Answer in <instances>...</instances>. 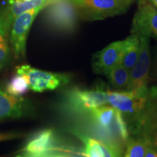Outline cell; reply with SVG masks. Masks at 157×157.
I'll list each match as a JSON object with an SVG mask.
<instances>
[{"mask_svg": "<svg viewBox=\"0 0 157 157\" xmlns=\"http://www.w3.org/2000/svg\"><path fill=\"white\" fill-rule=\"evenodd\" d=\"M78 12L95 21L126 13L133 0H72Z\"/></svg>", "mask_w": 157, "mask_h": 157, "instance_id": "6da1fadb", "label": "cell"}, {"mask_svg": "<svg viewBox=\"0 0 157 157\" xmlns=\"http://www.w3.org/2000/svg\"><path fill=\"white\" fill-rule=\"evenodd\" d=\"M44 9L45 19L52 29L62 32L75 29L78 10L72 0H55Z\"/></svg>", "mask_w": 157, "mask_h": 157, "instance_id": "7a4b0ae2", "label": "cell"}, {"mask_svg": "<svg viewBox=\"0 0 157 157\" xmlns=\"http://www.w3.org/2000/svg\"><path fill=\"white\" fill-rule=\"evenodd\" d=\"M108 90L73 89L66 97V105L68 109L77 112L91 111L95 108L108 105Z\"/></svg>", "mask_w": 157, "mask_h": 157, "instance_id": "3957f363", "label": "cell"}, {"mask_svg": "<svg viewBox=\"0 0 157 157\" xmlns=\"http://www.w3.org/2000/svg\"><path fill=\"white\" fill-rule=\"evenodd\" d=\"M17 74H25L29 78L30 89L36 93H42L45 90H52L68 83L67 75L63 74L44 71L23 65L16 68Z\"/></svg>", "mask_w": 157, "mask_h": 157, "instance_id": "277c9868", "label": "cell"}, {"mask_svg": "<svg viewBox=\"0 0 157 157\" xmlns=\"http://www.w3.org/2000/svg\"><path fill=\"white\" fill-rule=\"evenodd\" d=\"M42 10L36 8L22 13L13 20L10 28V43L16 58L23 57L29 32L35 17Z\"/></svg>", "mask_w": 157, "mask_h": 157, "instance_id": "5b68a950", "label": "cell"}, {"mask_svg": "<svg viewBox=\"0 0 157 157\" xmlns=\"http://www.w3.org/2000/svg\"><path fill=\"white\" fill-rule=\"evenodd\" d=\"M131 32L138 36L157 38V8L148 0H140Z\"/></svg>", "mask_w": 157, "mask_h": 157, "instance_id": "8992f818", "label": "cell"}, {"mask_svg": "<svg viewBox=\"0 0 157 157\" xmlns=\"http://www.w3.org/2000/svg\"><path fill=\"white\" fill-rule=\"evenodd\" d=\"M146 89L122 92L108 91L109 104L122 113L134 114L143 109L146 102Z\"/></svg>", "mask_w": 157, "mask_h": 157, "instance_id": "52a82bcc", "label": "cell"}, {"mask_svg": "<svg viewBox=\"0 0 157 157\" xmlns=\"http://www.w3.org/2000/svg\"><path fill=\"white\" fill-rule=\"evenodd\" d=\"M140 42V52L138 60L130 71V78L127 90H135L146 88L148 79L150 67V38L139 36Z\"/></svg>", "mask_w": 157, "mask_h": 157, "instance_id": "ba28073f", "label": "cell"}, {"mask_svg": "<svg viewBox=\"0 0 157 157\" xmlns=\"http://www.w3.org/2000/svg\"><path fill=\"white\" fill-rule=\"evenodd\" d=\"M126 49V40L118 41L108 45L94 55L93 68L97 74H107L114 66L120 64Z\"/></svg>", "mask_w": 157, "mask_h": 157, "instance_id": "9c48e42d", "label": "cell"}, {"mask_svg": "<svg viewBox=\"0 0 157 157\" xmlns=\"http://www.w3.org/2000/svg\"><path fill=\"white\" fill-rule=\"evenodd\" d=\"M25 108L24 98L0 90V119L21 117L24 114Z\"/></svg>", "mask_w": 157, "mask_h": 157, "instance_id": "30bf717a", "label": "cell"}, {"mask_svg": "<svg viewBox=\"0 0 157 157\" xmlns=\"http://www.w3.org/2000/svg\"><path fill=\"white\" fill-rule=\"evenodd\" d=\"M54 143V132L52 129L41 131L28 143L25 151L29 155H40L50 152Z\"/></svg>", "mask_w": 157, "mask_h": 157, "instance_id": "8fae6325", "label": "cell"}, {"mask_svg": "<svg viewBox=\"0 0 157 157\" xmlns=\"http://www.w3.org/2000/svg\"><path fill=\"white\" fill-rule=\"evenodd\" d=\"M13 21L7 10L0 12V70L7 63L10 55L9 31Z\"/></svg>", "mask_w": 157, "mask_h": 157, "instance_id": "7c38bea8", "label": "cell"}, {"mask_svg": "<svg viewBox=\"0 0 157 157\" xmlns=\"http://www.w3.org/2000/svg\"><path fill=\"white\" fill-rule=\"evenodd\" d=\"M125 40H126V49L120 65L130 71L136 64L140 56V42L139 36L134 34L127 37Z\"/></svg>", "mask_w": 157, "mask_h": 157, "instance_id": "4fadbf2b", "label": "cell"}, {"mask_svg": "<svg viewBox=\"0 0 157 157\" xmlns=\"http://www.w3.org/2000/svg\"><path fill=\"white\" fill-rule=\"evenodd\" d=\"M115 111V108L105 105L92 109L89 113L97 127L105 131H110V126L114 119Z\"/></svg>", "mask_w": 157, "mask_h": 157, "instance_id": "5bb4252c", "label": "cell"}, {"mask_svg": "<svg viewBox=\"0 0 157 157\" xmlns=\"http://www.w3.org/2000/svg\"><path fill=\"white\" fill-rule=\"evenodd\" d=\"M109 81L113 87L117 89H127L130 78V71L120 64L113 67L107 74Z\"/></svg>", "mask_w": 157, "mask_h": 157, "instance_id": "9a60e30c", "label": "cell"}, {"mask_svg": "<svg viewBox=\"0 0 157 157\" xmlns=\"http://www.w3.org/2000/svg\"><path fill=\"white\" fill-rule=\"evenodd\" d=\"M30 89L29 78L25 74H17L7 86V93L10 95L21 97Z\"/></svg>", "mask_w": 157, "mask_h": 157, "instance_id": "2e32d148", "label": "cell"}, {"mask_svg": "<svg viewBox=\"0 0 157 157\" xmlns=\"http://www.w3.org/2000/svg\"><path fill=\"white\" fill-rule=\"evenodd\" d=\"M82 139L85 146L83 154L84 157H104L100 141L87 137Z\"/></svg>", "mask_w": 157, "mask_h": 157, "instance_id": "e0dca14e", "label": "cell"}, {"mask_svg": "<svg viewBox=\"0 0 157 157\" xmlns=\"http://www.w3.org/2000/svg\"><path fill=\"white\" fill-rule=\"evenodd\" d=\"M147 144L142 140H131L127 144L124 157H145Z\"/></svg>", "mask_w": 157, "mask_h": 157, "instance_id": "ac0fdd59", "label": "cell"}, {"mask_svg": "<svg viewBox=\"0 0 157 157\" xmlns=\"http://www.w3.org/2000/svg\"><path fill=\"white\" fill-rule=\"evenodd\" d=\"M113 127H115V130L117 131L121 138L124 141H127L128 139V131H127V127L125 122L124 119L122 117L121 113L119 110L116 109L114 119H113Z\"/></svg>", "mask_w": 157, "mask_h": 157, "instance_id": "d6986e66", "label": "cell"}, {"mask_svg": "<svg viewBox=\"0 0 157 157\" xmlns=\"http://www.w3.org/2000/svg\"><path fill=\"white\" fill-rule=\"evenodd\" d=\"M100 143L104 157H121V151L118 149L117 146L104 141H100Z\"/></svg>", "mask_w": 157, "mask_h": 157, "instance_id": "ffe728a7", "label": "cell"}, {"mask_svg": "<svg viewBox=\"0 0 157 157\" xmlns=\"http://www.w3.org/2000/svg\"><path fill=\"white\" fill-rule=\"evenodd\" d=\"M145 157H157V149L147 145Z\"/></svg>", "mask_w": 157, "mask_h": 157, "instance_id": "44dd1931", "label": "cell"}, {"mask_svg": "<svg viewBox=\"0 0 157 157\" xmlns=\"http://www.w3.org/2000/svg\"><path fill=\"white\" fill-rule=\"evenodd\" d=\"M26 157H67L64 155L61 154H50V153H45V154H42L40 155H29L28 154Z\"/></svg>", "mask_w": 157, "mask_h": 157, "instance_id": "7402d4cb", "label": "cell"}, {"mask_svg": "<svg viewBox=\"0 0 157 157\" xmlns=\"http://www.w3.org/2000/svg\"><path fill=\"white\" fill-rule=\"evenodd\" d=\"M17 135L14 134H7V133H0V141L7 140H10V139H13L16 137Z\"/></svg>", "mask_w": 157, "mask_h": 157, "instance_id": "603a6c76", "label": "cell"}, {"mask_svg": "<svg viewBox=\"0 0 157 157\" xmlns=\"http://www.w3.org/2000/svg\"><path fill=\"white\" fill-rule=\"evenodd\" d=\"M151 1L153 2V4L155 5V7L157 8V0H151Z\"/></svg>", "mask_w": 157, "mask_h": 157, "instance_id": "cb8c5ba5", "label": "cell"}]
</instances>
